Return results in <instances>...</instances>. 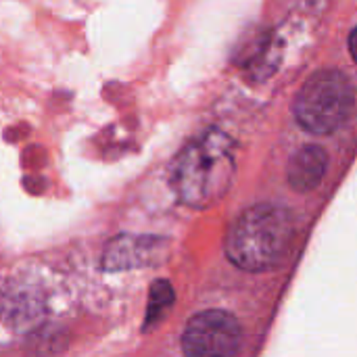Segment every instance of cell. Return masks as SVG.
Instances as JSON below:
<instances>
[{
    "instance_id": "obj_1",
    "label": "cell",
    "mask_w": 357,
    "mask_h": 357,
    "mask_svg": "<svg viewBox=\"0 0 357 357\" xmlns=\"http://www.w3.org/2000/svg\"><path fill=\"white\" fill-rule=\"evenodd\" d=\"M234 169L232 138L220 130H209L178 153L172 167V186L182 203L195 209L213 207L228 192Z\"/></svg>"
},
{
    "instance_id": "obj_2",
    "label": "cell",
    "mask_w": 357,
    "mask_h": 357,
    "mask_svg": "<svg viewBox=\"0 0 357 357\" xmlns=\"http://www.w3.org/2000/svg\"><path fill=\"white\" fill-rule=\"evenodd\" d=\"M293 236V215L284 207L261 203L249 207L234 220L224 249L234 266L247 272H266L284 261Z\"/></svg>"
},
{
    "instance_id": "obj_3",
    "label": "cell",
    "mask_w": 357,
    "mask_h": 357,
    "mask_svg": "<svg viewBox=\"0 0 357 357\" xmlns=\"http://www.w3.org/2000/svg\"><path fill=\"white\" fill-rule=\"evenodd\" d=\"M356 92L351 79L339 69L316 71L293 102L295 119L312 134H331L351 115Z\"/></svg>"
},
{
    "instance_id": "obj_4",
    "label": "cell",
    "mask_w": 357,
    "mask_h": 357,
    "mask_svg": "<svg viewBox=\"0 0 357 357\" xmlns=\"http://www.w3.org/2000/svg\"><path fill=\"white\" fill-rule=\"evenodd\" d=\"M243 343L241 322L222 310H207L188 320L182 349L190 357L234 356Z\"/></svg>"
},
{
    "instance_id": "obj_5",
    "label": "cell",
    "mask_w": 357,
    "mask_h": 357,
    "mask_svg": "<svg viewBox=\"0 0 357 357\" xmlns=\"http://www.w3.org/2000/svg\"><path fill=\"white\" fill-rule=\"evenodd\" d=\"M161 247V238L155 236H117L105 251L102 268L109 272H119L157 264Z\"/></svg>"
},
{
    "instance_id": "obj_6",
    "label": "cell",
    "mask_w": 357,
    "mask_h": 357,
    "mask_svg": "<svg viewBox=\"0 0 357 357\" xmlns=\"http://www.w3.org/2000/svg\"><path fill=\"white\" fill-rule=\"evenodd\" d=\"M328 169V155L318 144H307L299 149L291 161H289V184L297 192H310L314 190L326 176Z\"/></svg>"
},
{
    "instance_id": "obj_7",
    "label": "cell",
    "mask_w": 357,
    "mask_h": 357,
    "mask_svg": "<svg viewBox=\"0 0 357 357\" xmlns=\"http://www.w3.org/2000/svg\"><path fill=\"white\" fill-rule=\"evenodd\" d=\"M174 303V289L167 280H157L151 287L149 295V312H146V328L161 320L163 312Z\"/></svg>"
}]
</instances>
